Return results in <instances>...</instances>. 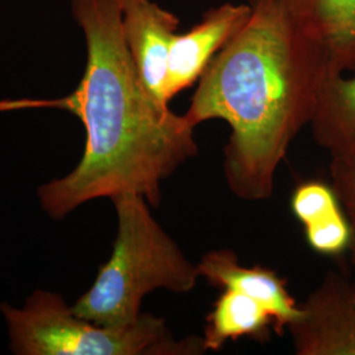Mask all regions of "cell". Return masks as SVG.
<instances>
[{"mask_svg": "<svg viewBox=\"0 0 355 355\" xmlns=\"http://www.w3.org/2000/svg\"><path fill=\"white\" fill-rule=\"evenodd\" d=\"M296 11L325 51L330 73L355 71V0H302Z\"/></svg>", "mask_w": 355, "mask_h": 355, "instance_id": "cell-10", "label": "cell"}, {"mask_svg": "<svg viewBox=\"0 0 355 355\" xmlns=\"http://www.w3.org/2000/svg\"><path fill=\"white\" fill-rule=\"evenodd\" d=\"M252 13L200 76L186 116L230 128L223 171L246 202L271 198L292 141L313 120L330 73L325 51L290 0H249Z\"/></svg>", "mask_w": 355, "mask_h": 355, "instance_id": "cell-2", "label": "cell"}, {"mask_svg": "<svg viewBox=\"0 0 355 355\" xmlns=\"http://www.w3.org/2000/svg\"><path fill=\"white\" fill-rule=\"evenodd\" d=\"M304 228L308 245L321 255H340L350 248L353 233L343 211L305 225Z\"/></svg>", "mask_w": 355, "mask_h": 355, "instance_id": "cell-13", "label": "cell"}, {"mask_svg": "<svg viewBox=\"0 0 355 355\" xmlns=\"http://www.w3.org/2000/svg\"><path fill=\"white\" fill-rule=\"evenodd\" d=\"M11 349L19 355H202L203 337L178 341L164 318L141 313L124 327H105L79 318L64 299L33 292L23 308L1 304Z\"/></svg>", "mask_w": 355, "mask_h": 355, "instance_id": "cell-4", "label": "cell"}, {"mask_svg": "<svg viewBox=\"0 0 355 355\" xmlns=\"http://www.w3.org/2000/svg\"><path fill=\"white\" fill-rule=\"evenodd\" d=\"M311 128L330 161L355 166V76H328Z\"/></svg>", "mask_w": 355, "mask_h": 355, "instance_id": "cell-9", "label": "cell"}, {"mask_svg": "<svg viewBox=\"0 0 355 355\" xmlns=\"http://www.w3.org/2000/svg\"><path fill=\"white\" fill-rule=\"evenodd\" d=\"M111 200L117 215L114 250L92 287L71 309L99 325L124 327L140 318L148 293L191 292L200 272L153 217L144 196L123 193Z\"/></svg>", "mask_w": 355, "mask_h": 355, "instance_id": "cell-3", "label": "cell"}, {"mask_svg": "<svg viewBox=\"0 0 355 355\" xmlns=\"http://www.w3.org/2000/svg\"><path fill=\"white\" fill-rule=\"evenodd\" d=\"M354 283H355V282H354Z\"/></svg>", "mask_w": 355, "mask_h": 355, "instance_id": "cell-16", "label": "cell"}, {"mask_svg": "<svg viewBox=\"0 0 355 355\" xmlns=\"http://www.w3.org/2000/svg\"><path fill=\"white\" fill-rule=\"evenodd\" d=\"M287 328L296 355H355V283L329 271Z\"/></svg>", "mask_w": 355, "mask_h": 355, "instance_id": "cell-5", "label": "cell"}, {"mask_svg": "<svg viewBox=\"0 0 355 355\" xmlns=\"http://www.w3.org/2000/svg\"><path fill=\"white\" fill-rule=\"evenodd\" d=\"M250 13L249 3H225L208 10L202 20L186 33H178L168 57L167 95L170 101L200 79L216 54L245 26Z\"/></svg>", "mask_w": 355, "mask_h": 355, "instance_id": "cell-7", "label": "cell"}, {"mask_svg": "<svg viewBox=\"0 0 355 355\" xmlns=\"http://www.w3.org/2000/svg\"><path fill=\"white\" fill-rule=\"evenodd\" d=\"M121 31L141 80L155 102L170 107L168 57L179 19L152 0H119Z\"/></svg>", "mask_w": 355, "mask_h": 355, "instance_id": "cell-6", "label": "cell"}, {"mask_svg": "<svg viewBox=\"0 0 355 355\" xmlns=\"http://www.w3.org/2000/svg\"><path fill=\"white\" fill-rule=\"evenodd\" d=\"M274 318L266 306L234 290H224L207 316L204 345L207 352H220L229 341L249 337L267 341Z\"/></svg>", "mask_w": 355, "mask_h": 355, "instance_id": "cell-11", "label": "cell"}, {"mask_svg": "<svg viewBox=\"0 0 355 355\" xmlns=\"http://www.w3.org/2000/svg\"><path fill=\"white\" fill-rule=\"evenodd\" d=\"M291 209L304 227L343 211L334 189L320 180L304 182L296 187Z\"/></svg>", "mask_w": 355, "mask_h": 355, "instance_id": "cell-12", "label": "cell"}, {"mask_svg": "<svg viewBox=\"0 0 355 355\" xmlns=\"http://www.w3.org/2000/svg\"><path fill=\"white\" fill-rule=\"evenodd\" d=\"M198 267L200 277L209 284L241 292L266 306L278 334L302 316V308L288 291L287 280L266 267L242 266L233 250H211L204 254Z\"/></svg>", "mask_w": 355, "mask_h": 355, "instance_id": "cell-8", "label": "cell"}, {"mask_svg": "<svg viewBox=\"0 0 355 355\" xmlns=\"http://www.w3.org/2000/svg\"><path fill=\"white\" fill-rule=\"evenodd\" d=\"M83 31L87 64L78 87L57 99L0 101V112L54 108L76 114L86 129L79 165L38 190L41 207L64 218L80 204L137 193L161 203L162 182L199 154L186 114L155 102L145 89L121 31L119 0H71Z\"/></svg>", "mask_w": 355, "mask_h": 355, "instance_id": "cell-1", "label": "cell"}, {"mask_svg": "<svg viewBox=\"0 0 355 355\" xmlns=\"http://www.w3.org/2000/svg\"><path fill=\"white\" fill-rule=\"evenodd\" d=\"M292 4H293V7L297 10L299 7H300V3H302V0H290Z\"/></svg>", "mask_w": 355, "mask_h": 355, "instance_id": "cell-15", "label": "cell"}, {"mask_svg": "<svg viewBox=\"0 0 355 355\" xmlns=\"http://www.w3.org/2000/svg\"><path fill=\"white\" fill-rule=\"evenodd\" d=\"M330 177L331 187L336 191L343 214H346L352 227L353 237L349 250L355 265V166L330 161Z\"/></svg>", "mask_w": 355, "mask_h": 355, "instance_id": "cell-14", "label": "cell"}]
</instances>
